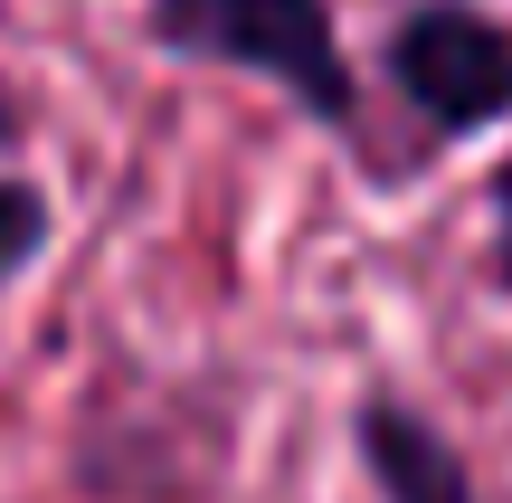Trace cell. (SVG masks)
<instances>
[{
    "mask_svg": "<svg viewBox=\"0 0 512 503\" xmlns=\"http://www.w3.org/2000/svg\"><path fill=\"white\" fill-rule=\"evenodd\" d=\"M143 48L181 57V67L256 76L313 133H332L361 171H380L370 86L351 67V38H342V10L332 0H143Z\"/></svg>",
    "mask_w": 512,
    "mask_h": 503,
    "instance_id": "obj_1",
    "label": "cell"
},
{
    "mask_svg": "<svg viewBox=\"0 0 512 503\" xmlns=\"http://www.w3.org/2000/svg\"><path fill=\"white\" fill-rule=\"evenodd\" d=\"M380 86L418 143H475L512 124V19L484 0H408L380 38Z\"/></svg>",
    "mask_w": 512,
    "mask_h": 503,
    "instance_id": "obj_2",
    "label": "cell"
},
{
    "mask_svg": "<svg viewBox=\"0 0 512 503\" xmlns=\"http://www.w3.org/2000/svg\"><path fill=\"white\" fill-rule=\"evenodd\" d=\"M351 466H361L370 503H494L475 456L399 390V380H361L351 390Z\"/></svg>",
    "mask_w": 512,
    "mask_h": 503,
    "instance_id": "obj_3",
    "label": "cell"
},
{
    "mask_svg": "<svg viewBox=\"0 0 512 503\" xmlns=\"http://www.w3.org/2000/svg\"><path fill=\"white\" fill-rule=\"evenodd\" d=\"M48 247H57V200L29 171H0V285H19Z\"/></svg>",
    "mask_w": 512,
    "mask_h": 503,
    "instance_id": "obj_4",
    "label": "cell"
},
{
    "mask_svg": "<svg viewBox=\"0 0 512 503\" xmlns=\"http://www.w3.org/2000/svg\"><path fill=\"white\" fill-rule=\"evenodd\" d=\"M484 285L512 304V152L484 171Z\"/></svg>",
    "mask_w": 512,
    "mask_h": 503,
    "instance_id": "obj_5",
    "label": "cell"
},
{
    "mask_svg": "<svg viewBox=\"0 0 512 503\" xmlns=\"http://www.w3.org/2000/svg\"><path fill=\"white\" fill-rule=\"evenodd\" d=\"M29 143V95L10 86V67H0V171H10V152Z\"/></svg>",
    "mask_w": 512,
    "mask_h": 503,
    "instance_id": "obj_6",
    "label": "cell"
}]
</instances>
